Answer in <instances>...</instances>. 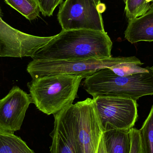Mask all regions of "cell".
I'll return each mask as SVG.
<instances>
[{
	"label": "cell",
	"mask_w": 153,
	"mask_h": 153,
	"mask_svg": "<svg viewBox=\"0 0 153 153\" xmlns=\"http://www.w3.org/2000/svg\"><path fill=\"white\" fill-rule=\"evenodd\" d=\"M83 88L93 98L111 96L137 101L153 95V73L149 67L148 72L120 76L109 68H103L85 78Z\"/></svg>",
	"instance_id": "2"
},
{
	"label": "cell",
	"mask_w": 153,
	"mask_h": 153,
	"mask_svg": "<svg viewBox=\"0 0 153 153\" xmlns=\"http://www.w3.org/2000/svg\"><path fill=\"white\" fill-rule=\"evenodd\" d=\"M130 129H117L103 132L106 153H130Z\"/></svg>",
	"instance_id": "12"
},
{
	"label": "cell",
	"mask_w": 153,
	"mask_h": 153,
	"mask_svg": "<svg viewBox=\"0 0 153 153\" xmlns=\"http://www.w3.org/2000/svg\"><path fill=\"white\" fill-rule=\"evenodd\" d=\"M42 15L46 17L53 16L56 7L63 2V0H38Z\"/></svg>",
	"instance_id": "18"
},
{
	"label": "cell",
	"mask_w": 153,
	"mask_h": 153,
	"mask_svg": "<svg viewBox=\"0 0 153 153\" xmlns=\"http://www.w3.org/2000/svg\"><path fill=\"white\" fill-rule=\"evenodd\" d=\"M54 36L40 37L26 34L11 27L0 16V57L32 58Z\"/></svg>",
	"instance_id": "8"
},
{
	"label": "cell",
	"mask_w": 153,
	"mask_h": 153,
	"mask_svg": "<svg viewBox=\"0 0 153 153\" xmlns=\"http://www.w3.org/2000/svg\"><path fill=\"white\" fill-rule=\"evenodd\" d=\"M27 19L32 21L39 17L40 7L38 0H4Z\"/></svg>",
	"instance_id": "14"
},
{
	"label": "cell",
	"mask_w": 153,
	"mask_h": 153,
	"mask_svg": "<svg viewBox=\"0 0 153 153\" xmlns=\"http://www.w3.org/2000/svg\"><path fill=\"white\" fill-rule=\"evenodd\" d=\"M150 70H151V71H152V73H153V66H152V67H150Z\"/></svg>",
	"instance_id": "24"
},
{
	"label": "cell",
	"mask_w": 153,
	"mask_h": 153,
	"mask_svg": "<svg viewBox=\"0 0 153 153\" xmlns=\"http://www.w3.org/2000/svg\"><path fill=\"white\" fill-rule=\"evenodd\" d=\"M98 9L99 10V12L100 13H102L105 11L106 10V5L104 4L100 3L99 4H98Z\"/></svg>",
	"instance_id": "21"
},
{
	"label": "cell",
	"mask_w": 153,
	"mask_h": 153,
	"mask_svg": "<svg viewBox=\"0 0 153 153\" xmlns=\"http://www.w3.org/2000/svg\"><path fill=\"white\" fill-rule=\"evenodd\" d=\"M103 132L117 129H130L137 117L136 101L111 96L93 98Z\"/></svg>",
	"instance_id": "6"
},
{
	"label": "cell",
	"mask_w": 153,
	"mask_h": 153,
	"mask_svg": "<svg viewBox=\"0 0 153 153\" xmlns=\"http://www.w3.org/2000/svg\"><path fill=\"white\" fill-rule=\"evenodd\" d=\"M109 69L115 74L120 76H129L149 71V66L146 68H143L140 65L130 63L119 64L110 67Z\"/></svg>",
	"instance_id": "17"
},
{
	"label": "cell",
	"mask_w": 153,
	"mask_h": 153,
	"mask_svg": "<svg viewBox=\"0 0 153 153\" xmlns=\"http://www.w3.org/2000/svg\"><path fill=\"white\" fill-rule=\"evenodd\" d=\"M123 63H130L140 66L143 64L135 56H111L104 59L73 61L33 60L28 65L27 70L32 79L59 74L80 76L86 78L101 69L109 68Z\"/></svg>",
	"instance_id": "5"
},
{
	"label": "cell",
	"mask_w": 153,
	"mask_h": 153,
	"mask_svg": "<svg viewBox=\"0 0 153 153\" xmlns=\"http://www.w3.org/2000/svg\"><path fill=\"white\" fill-rule=\"evenodd\" d=\"M131 137L130 153H144L140 130L132 128L129 130Z\"/></svg>",
	"instance_id": "19"
},
{
	"label": "cell",
	"mask_w": 153,
	"mask_h": 153,
	"mask_svg": "<svg viewBox=\"0 0 153 153\" xmlns=\"http://www.w3.org/2000/svg\"><path fill=\"white\" fill-rule=\"evenodd\" d=\"M125 37L131 44L141 41L153 42V4L143 15L128 20Z\"/></svg>",
	"instance_id": "10"
},
{
	"label": "cell",
	"mask_w": 153,
	"mask_h": 153,
	"mask_svg": "<svg viewBox=\"0 0 153 153\" xmlns=\"http://www.w3.org/2000/svg\"><path fill=\"white\" fill-rule=\"evenodd\" d=\"M144 153H153V105L140 129Z\"/></svg>",
	"instance_id": "15"
},
{
	"label": "cell",
	"mask_w": 153,
	"mask_h": 153,
	"mask_svg": "<svg viewBox=\"0 0 153 153\" xmlns=\"http://www.w3.org/2000/svg\"><path fill=\"white\" fill-rule=\"evenodd\" d=\"M2 15V14L1 11V9H0V16L1 17Z\"/></svg>",
	"instance_id": "25"
},
{
	"label": "cell",
	"mask_w": 153,
	"mask_h": 153,
	"mask_svg": "<svg viewBox=\"0 0 153 153\" xmlns=\"http://www.w3.org/2000/svg\"><path fill=\"white\" fill-rule=\"evenodd\" d=\"M112 42L107 32L87 29L62 30L38 50L33 60H86L111 57Z\"/></svg>",
	"instance_id": "1"
},
{
	"label": "cell",
	"mask_w": 153,
	"mask_h": 153,
	"mask_svg": "<svg viewBox=\"0 0 153 153\" xmlns=\"http://www.w3.org/2000/svg\"><path fill=\"white\" fill-rule=\"evenodd\" d=\"M95 1H96V3H97L98 4L101 3V0H95Z\"/></svg>",
	"instance_id": "23"
},
{
	"label": "cell",
	"mask_w": 153,
	"mask_h": 153,
	"mask_svg": "<svg viewBox=\"0 0 153 153\" xmlns=\"http://www.w3.org/2000/svg\"><path fill=\"white\" fill-rule=\"evenodd\" d=\"M33 103L30 94L14 86L0 100V129L14 133L19 130L26 111Z\"/></svg>",
	"instance_id": "9"
},
{
	"label": "cell",
	"mask_w": 153,
	"mask_h": 153,
	"mask_svg": "<svg viewBox=\"0 0 153 153\" xmlns=\"http://www.w3.org/2000/svg\"><path fill=\"white\" fill-rule=\"evenodd\" d=\"M54 117L50 153H77L74 140L66 125L58 114L54 115Z\"/></svg>",
	"instance_id": "11"
},
{
	"label": "cell",
	"mask_w": 153,
	"mask_h": 153,
	"mask_svg": "<svg viewBox=\"0 0 153 153\" xmlns=\"http://www.w3.org/2000/svg\"><path fill=\"white\" fill-rule=\"evenodd\" d=\"M82 76L59 74L32 79L27 83L32 102L48 115L56 114L73 104Z\"/></svg>",
	"instance_id": "3"
},
{
	"label": "cell",
	"mask_w": 153,
	"mask_h": 153,
	"mask_svg": "<svg viewBox=\"0 0 153 153\" xmlns=\"http://www.w3.org/2000/svg\"><path fill=\"white\" fill-rule=\"evenodd\" d=\"M124 1V2L126 3V0H123Z\"/></svg>",
	"instance_id": "26"
},
{
	"label": "cell",
	"mask_w": 153,
	"mask_h": 153,
	"mask_svg": "<svg viewBox=\"0 0 153 153\" xmlns=\"http://www.w3.org/2000/svg\"><path fill=\"white\" fill-rule=\"evenodd\" d=\"M0 153H35L14 133L0 129Z\"/></svg>",
	"instance_id": "13"
},
{
	"label": "cell",
	"mask_w": 153,
	"mask_h": 153,
	"mask_svg": "<svg viewBox=\"0 0 153 153\" xmlns=\"http://www.w3.org/2000/svg\"><path fill=\"white\" fill-rule=\"evenodd\" d=\"M125 4V11L128 20L143 15L152 6L146 0H126Z\"/></svg>",
	"instance_id": "16"
},
{
	"label": "cell",
	"mask_w": 153,
	"mask_h": 153,
	"mask_svg": "<svg viewBox=\"0 0 153 153\" xmlns=\"http://www.w3.org/2000/svg\"><path fill=\"white\" fill-rule=\"evenodd\" d=\"M75 143L77 153H96L103 131L94 99L87 98L57 113Z\"/></svg>",
	"instance_id": "4"
},
{
	"label": "cell",
	"mask_w": 153,
	"mask_h": 153,
	"mask_svg": "<svg viewBox=\"0 0 153 153\" xmlns=\"http://www.w3.org/2000/svg\"><path fill=\"white\" fill-rule=\"evenodd\" d=\"M146 1L147 3L149 4H151V3L152 1H153V0H146Z\"/></svg>",
	"instance_id": "22"
},
{
	"label": "cell",
	"mask_w": 153,
	"mask_h": 153,
	"mask_svg": "<svg viewBox=\"0 0 153 153\" xmlns=\"http://www.w3.org/2000/svg\"><path fill=\"white\" fill-rule=\"evenodd\" d=\"M96 153H106L103 134H102V136L100 141Z\"/></svg>",
	"instance_id": "20"
},
{
	"label": "cell",
	"mask_w": 153,
	"mask_h": 153,
	"mask_svg": "<svg viewBox=\"0 0 153 153\" xmlns=\"http://www.w3.org/2000/svg\"><path fill=\"white\" fill-rule=\"evenodd\" d=\"M95 0H65L59 6L57 19L62 30L87 29L104 32Z\"/></svg>",
	"instance_id": "7"
}]
</instances>
